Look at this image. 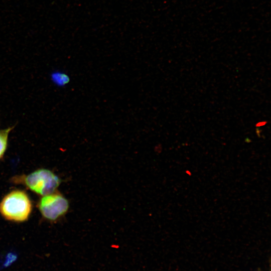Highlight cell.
I'll use <instances>...</instances> for the list:
<instances>
[{"instance_id": "obj_1", "label": "cell", "mask_w": 271, "mask_h": 271, "mask_svg": "<svg viewBox=\"0 0 271 271\" xmlns=\"http://www.w3.org/2000/svg\"><path fill=\"white\" fill-rule=\"evenodd\" d=\"M33 209L32 201L24 191L14 190L7 194L0 202V214L6 220L23 222L28 220Z\"/></svg>"}, {"instance_id": "obj_2", "label": "cell", "mask_w": 271, "mask_h": 271, "mask_svg": "<svg viewBox=\"0 0 271 271\" xmlns=\"http://www.w3.org/2000/svg\"><path fill=\"white\" fill-rule=\"evenodd\" d=\"M12 181L22 184L41 196L57 191L61 183L59 177L47 169H39L27 174L16 176Z\"/></svg>"}, {"instance_id": "obj_3", "label": "cell", "mask_w": 271, "mask_h": 271, "mask_svg": "<svg viewBox=\"0 0 271 271\" xmlns=\"http://www.w3.org/2000/svg\"><path fill=\"white\" fill-rule=\"evenodd\" d=\"M38 208L44 219L55 222L66 214L69 203L63 195L55 191L41 196L38 203Z\"/></svg>"}, {"instance_id": "obj_4", "label": "cell", "mask_w": 271, "mask_h": 271, "mask_svg": "<svg viewBox=\"0 0 271 271\" xmlns=\"http://www.w3.org/2000/svg\"><path fill=\"white\" fill-rule=\"evenodd\" d=\"M14 127L0 130V160L4 156L8 145L9 136Z\"/></svg>"}, {"instance_id": "obj_5", "label": "cell", "mask_w": 271, "mask_h": 271, "mask_svg": "<svg viewBox=\"0 0 271 271\" xmlns=\"http://www.w3.org/2000/svg\"><path fill=\"white\" fill-rule=\"evenodd\" d=\"M54 79L59 84H65L69 81V78L65 74L63 73H57L54 75Z\"/></svg>"}, {"instance_id": "obj_6", "label": "cell", "mask_w": 271, "mask_h": 271, "mask_svg": "<svg viewBox=\"0 0 271 271\" xmlns=\"http://www.w3.org/2000/svg\"><path fill=\"white\" fill-rule=\"evenodd\" d=\"M266 121H260V122H258L256 124V126H262V125H264L266 124Z\"/></svg>"}]
</instances>
